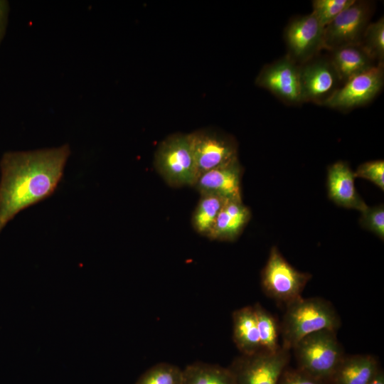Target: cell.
Wrapping results in <instances>:
<instances>
[{"label": "cell", "mask_w": 384, "mask_h": 384, "mask_svg": "<svg viewBox=\"0 0 384 384\" xmlns=\"http://www.w3.org/2000/svg\"><path fill=\"white\" fill-rule=\"evenodd\" d=\"M154 166L171 186H193L198 174L188 134H175L159 145Z\"/></svg>", "instance_id": "277c9868"}, {"label": "cell", "mask_w": 384, "mask_h": 384, "mask_svg": "<svg viewBox=\"0 0 384 384\" xmlns=\"http://www.w3.org/2000/svg\"><path fill=\"white\" fill-rule=\"evenodd\" d=\"M355 0H314L312 14L319 23L325 28Z\"/></svg>", "instance_id": "cb8c5ba5"}, {"label": "cell", "mask_w": 384, "mask_h": 384, "mask_svg": "<svg viewBox=\"0 0 384 384\" xmlns=\"http://www.w3.org/2000/svg\"><path fill=\"white\" fill-rule=\"evenodd\" d=\"M369 1L355 0L324 30V49H334L361 43L373 13Z\"/></svg>", "instance_id": "52a82bcc"}, {"label": "cell", "mask_w": 384, "mask_h": 384, "mask_svg": "<svg viewBox=\"0 0 384 384\" xmlns=\"http://www.w3.org/2000/svg\"><path fill=\"white\" fill-rule=\"evenodd\" d=\"M255 82L286 104L297 105L302 102L299 65L287 55L264 66Z\"/></svg>", "instance_id": "7c38bea8"}, {"label": "cell", "mask_w": 384, "mask_h": 384, "mask_svg": "<svg viewBox=\"0 0 384 384\" xmlns=\"http://www.w3.org/2000/svg\"><path fill=\"white\" fill-rule=\"evenodd\" d=\"M368 384H384V372L381 368Z\"/></svg>", "instance_id": "f1b7e54d"}, {"label": "cell", "mask_w": 384, "mask_h": 384, "mask_svg": "<svg viewBox=\"0 0 384 384\" xmlns=\"http://www.w3.org/2000/svg\"><path fill=\"white\" fill-rule=\"evenodd\" d=\"M188 135L198 177L238 158V145L231 137L209 129Z\"/></svg>", "instance_id": "9c48e42d"}, {"label": "cell", "mask_w": 384, "mask_h": 384, "mask_svg": "<svg viewBox=\"0 0 384 384\" xmlns=\"http://www.w3.org/2000/svg\"><path fill=\"white\" fill-rule=\"evenodd\" d=\"M311 277L308 272L296 270L279 249L272 246L261 272V286L267 297L286 306L302 297Z\"/></svg>", "instance_id": "5b68a950"}, {"label": "cell", "mask_w": 384, "mask_h": 384, "mask_svg": "<svg viewBox=\"0 0 384 384\" xmlns=\"http://www.w3.org/2000/svg\"><path fill=\"white\" fill-rule=\"evenodd\" d=\"M250 218L251 211L242 200H227L216 218L208 238L233 242L240 235Z\"/></svg>", "instance_id": "9a60e30c"}, {"label": "cell", "mask_w": 384, "mask_h": 384, "mask_svg": "<svg viewBox=\"0 0 384 384\" xmlns=\"http://www.w3.org/2000/svg\"><path fill=\"white\" fill-rule=\"evenodd\" d=\"M70 154L68 144L4 154L0 162V232L18 212L54 192Z\"/></svg>", "instance_id": "6da1fadb"}, {"label": "cell", "mask_w": 384, "mask_h": 384, "mask_svg": "<svg viewBox=\"0 0 384 384\" xmlns=\"http://www.w3.org/2000/svg\"><path fill=\"white\" fill-rule=\"evenodd\" d=\"M242 167L238 157L199 176L194 187L200 194H213L225 199L242 200Z\"/></svg>", "instance_id": "4fadbf2b"}, {"label": "cell", "mask_w": 384, "mask_h": 384, "mask_svg": "<svg viewBox=\"0 0 384 384\" xmlns=\"http://www.w3.org/2000/svg\"><path fill=\"white\" fill-rule=\"evenodd\" d=\"M329 54L341 84L379 64L360 44L340 47L330 50Z\"/></svg>", "instance_id": "e0dca14e"}, {"label": "cell", "mask_w": 384, "mask_h": 384, "mask_svg": "<svg viewBox=\"0 0 384 384\" xmlns=\"http://www.w3.org/2000/svg\"><path fill=\"white\" fill-rule=\"evenodd\" d=\"M363 50L378 63L384 60V18L370 23L360 43Z\"/></svg>", "instance_id": "603a6c76"}, {"label": "cell", "mask_w": 384, "mask_h": 384, "mask_svg": "<svg viewBox=\"0 0 384 384\" xmlns=\"http://www.w3.org/2000/svg\"><path fill=\"white\" fill-rule=\"evenodd\" d=\"M302 102L325 105L341 82L329 56L319 55L299 65Z\"/></svg>", "instance_id": "ba28073f"}, {"label": "cell", "mask_w": 384, "mask_h": 384, "mask_svg": "<svg viewBox=\"0 0 384 384\" xmlns=\"http://www.w3.org/2000/svg\"><path fill=\"white\" fill-rule=\"evenodd\" d=\"M279 326L282 347L292 350L304 337L321 330L337 331L341 319L333 304L321 297H302L285 306Z\"/></svg>", "instance_id": "7a4b0ae2"}, {"label": "cell", "mask_w": 384, "mask_h": 384, "mask_svg": "<svg viewBox=\"0 0 384 384\" xmlns=\"http://www.w3.org/2000/svg\"><path fill=\"white\" fill-rule=\"evenodd\" d=\"M227 200L213 194H201L191 218L193 229L200 235L208 238Z\"/></svg>", "instance_id": "ffe728a7"}, {"label": "cell", "mask_w": 384, "mask_h": 384, "mask_svg": "<svg viewBox=\"0 0 384 384\" xmlns=\"http://www.w3.org/2000/svg\"><path fill=\"white\" fill-rule=\"evenodd\" d=\"M183 370L178 366L159 363L146 370L135 384H182Z\"/></svg>", "instance_id": "7402d4cb"}, {"label": "cell", "mask_w": 384, "mask_h": 384, "mask_svg": "<svg viewBox=\"0 0 384 384\" xmlns=\"http://www.w3.org/2000/svg\"><path fill=\"white\" fill-rule=\"evenodd\" d=\"M9 4L6 1L0 0V41L2 39L8 19Z\"/></svg>", "instance_id": "83f0119b"}, {"label": "cell", "mask_w": 384, "mask_h": 384, "mask_svg": "<svg viewBox=\"0 0 384 384\" xmlns=\"http://www.w3.org/2000/svg\"><path fill=\"white\" fill-rule=\"evenodd\" d=\"M354 176L355 178H362L372 182L383 191L384 161L379 159L361 164L354 172Z\"/></svg>", "instance_id": "484cf974"}, {"label": "cell", "mask_w": 384, "mask_h": 384, "mask_svg": "<svg viewBox=\"0 0 384 384\" xmlns=\"http://www.w3.org/2000/svg\"><path fill=\"white\" fill-rule=\"evenodd\" d=\"M260 337L261 351L274 353L281 345L279 343L280 328L275 318L260 304L253 305Z\"/></svg>", "instance_id": "44dd1931"}, {"label": "cell", "mask_w": 384, "mask_h": 384, "mask_svg": "<svg viewBox=\"0 0 384 384\" xmlns=\"http://www.w3.org/2000/svg\"><path fill=\"white\" fill-rule=\"evenodd\" d=\"M292 350L299 369L329 383L345 356L336 331L331 330L310 334L302 338Z\"/></svg>", "instance_id": "3957f363"}, {"label": "cell", "mask_w": 384, "mask_h": 384, "mask_svg": "<svg viewBox=\"0 0 384 384\" xmlns=\"http://www.w3.org/2000/svg\"><path fill=\"white\" fill-rule=\"evenodd\" d=\"M324 28L312 13L292 19L284 30L286 55L300 65L324 49Z\"/></svg>", "instance_id": "30bf717a"}, {"label": "cell", "mask_w": 384, "mask_h": 384, "mask_svg": "<svg viewBox=\"0 0 384 384\" xmlns=\"http://www.w3.org/2000/svg\"><path fill=\"white\" fill-rule=\"evenodd\" d=\"M290 351L281 346L276 352L260 351L236 357L230 365L235 384H278L290 361Z\"/></svg>", "instance_id": "8992f818"}, {"label": "cell", "mask_w": 384, "mask_h": 384, "mask_svg": "<svg viewBox=\"0 0 384 384\" xmlns=\"http://www.w3.org/2000/svg\"><path fill=\"white\" fill-rule=\"evenodd\" d=\"M355 178L347 162L338 161L331 164L327 169L328 197L338 206L361 212L368 206L356 189Z\"/></svg>", "instance_id": "5bb4252c"}, {"label": "cell", "mask_w": 384, "mask_h": 384, "mask_svg": "<svg viewBox=\"0 0 384 384\" xmlns=\"http://www.w3.org/2000/svg\"><path fill=\"white\" fill-rule=\"evenodd\" d=\"M383 83L384 66L379 63L342 84L324 106L345 111L365 105L380 92Z\"/></svg>", "instance_id": "8fae6325"}, {"label": "cell", "mask_w": 384, "mask_h": 384, "mask_svg": "<svg viewBox=\"0 0 384 384\" xmlns=\"http://www.w3.org/2000/svg\"><path fill=\"white\" fill-rule=\"evenodd\" d=\"M233 339L242 355H251L261 351L257 319L253 306H247L233 311Z\"/></svg>", "instance_id": "ac0fdd59"}, {"label": "cell", "mask_w": 384, "mask_h": 384, "mask_svg": "<svg viewBox=\"0 0 384 384\" xmlns=\"http://www.w3.org/2000/svg\"><path fill=\"white\" fill-rule=\"evenodd\" d=\"M378 360L368 354L345 355L331 384H368L380 370Z\"/></svg>", "instance_id": "2e32d148"}, {"label": "cell", "mask_w": 384, "mask_h": 384, "mask_svg": "<svg viewBox=\"0 0 384 384\" xmlns=\"http://www.w3.org/2000/svg\"><path fill=\"white\" fill-rule=\"evenodd\" d=\"M359 224L366 230L373 233L380 239H384V206L379 204L367 207L361 211Z\"/></svg>", "instance_id": "d4e9b609"}, {"label": "cell", "mask_w": 384, "mask_h": 384, "mask_svg": "<svg viewBox=\"0 0 384 384\" xmlns=\"http://www.w3.org/2000/svg\"><path fill=\"white\" fill-rule=\"evenodd\" d=\"M182 384H235L228 368L196 362L183 370Z\"/></svg>", "instance_id": "d6986e66"}, {"label": "cell", "mask_w": 384, "mask_h": 384, "mask_svg": "<svg viewBox=\"0 0 384 384\" xmlns=\"http://www.w3.org/2000/svg\"><path fill=\"white\" fill-rule=\"evenodd\" d=\"M278 384H331L315 378L304 371L288 366L282 372Z\"/></svg>", "instance_id": "4316f807"}]
</instances>
